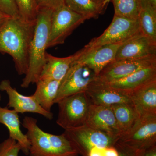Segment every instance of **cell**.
<instances>
[{
  "label": "cell",
  "instance_id": "cell-15",
  "mask_svg": "<svg viewBox=\"0 0 156 156\" xmlns=\"http://www.w3.org/2000/svg\"><path fill=\"white\" fill-rule=\"evenodd\" d=\"M121 44L102 45L88 52H83L76 62L85 65L98 76L106 66L115 59L117 50Z\"/></svg>",
  "mask_w": 156,
  "mask_h": 156
},
{
  "label": "cell",
  "instance_id": "cell-29",
  "mask_svg": "<svg viewBox=\"0 0 156 156\" xmlns=\"http://www.w3.org/2000/svg\"><path fill=\"white\" fill-rule=\"evenodd\" d=\"M119 156H139V151H136L120 143H116L114 146Z\"/></svg>",
  "mask_w": 156,
  "mask_h": 156
},
{
  "label": "cell",
  "instance_id": "cell-17",
  "mask_svg": "<svg viewBox=\"0 0 156 156\" xmlns=\"http://www.w3.org/2000/svg\"><path fill=\"white\" fill-rule=\"evenodd\" d=\"M155 80L156 65H154L139 70L126 77L108 84L112 88L129 95L136 89Z\"/></svg>",
  "mask_w": 156,
  "mask_h": 156
},
{
  "label": "cell",
  "instance_id": "cell-32",
  "mask_svg": "<svg viewBox=\"0 0 156 156\" xmlns=\"http://www.w3.org/2000/svg\"><path fill=\"white\" fill-rule=\"evenodd\" d=\"M104 156H119V153L115 147H110L104 148Z\"/></svg>",
  "mask_w": 156,
  "mask_h": 156
},
{
  "label": "cell",
  "instance_id": "cell-8",
  "mask_svg": "<svg viewBox=\"0 0 156 156\" xmlns=\"http://www.w3.org/2000/svg\"><path fill=\"white\" fill-rule=\"evenodd\" d=\"M117 141L136 151L156 145V115L140 116L133 127Z\"/></svg>",
  "mask_w": 156,
  "mask_h": 156
},
{
  "label": "cell",
  "instance_id": "cell-2",
  "mask_svg": "<svg viewBox=\"0 0 156 156\" xmlns=\"http://www.w3.org/2000/svg\"><path fill=\"white\" fill-rule=\"evenodd\" d=\"M23 126L27 130L26 134L30 142V156H78L77 151L64 134L47 133L37 125L36 119L26 116Z\"/></svg>",
  "mask_w": 156,
  "mask_h": 156
},
{
  "label": "cell",
  "instance_id": "cell-30",
  "mask_svg": "<svg viewBox=\"0 0 156 156\" xmlns=\"http://www.w3.org/2000/svg\"><path fill=\"white\" fill-rule=\"evenodd\" d=\"M139 156H156V145L146 149L144 150L139 151Z\"/></svg>",
  "mask_w": 156,
  "mask_h": 156
},
{
  "label": "cell",
  "instance_id": "cell-26",
  "mask_svg": "<svg viewBox=\"0 0 156 156\" xmlns=\"http://www.w3.org/2000/svg\"><path fill=\"white\" fill-rule=\"evenodd\" d=\"M20 151V145L10 137L0 143V156H18Z\"/></svg>",
  "mask_w": 156,
  "mask_h": 156
},
{
  "label": "cell",
  "instance_id": "cell-12",
  "mask_svg": "<svg viewBox=\"0 0 156 156\" xmlns=\"http://www.w3.org/2000/svg\"><path fill=\"white\" fill-rule=\"evenodd\" d=\"M0 89L1 91H5L8 95V108H12L18 113H33L41 115L48 119H53V113L42 108L33 95L26 96L20 94L12 87L9 80L2 81L0 83Z\"/></svg>",
  "mask_w": 156,
  "mask_h": 156
},
{
  "label": "cell",
  "instance_id": "cell-33",
  "mask_svg": "<svg viewBox=\"0 0 156 156\" xmlns=\"http://www.w3.org/2000/svg\"><path fill=\"white\" fill-rule=\"evenodd\" d=\"M141 9L149 7L156 9V0H140Z\"/></svg>",
  "mask_w": 156,
  "mask_h": 156
},
{
  "label": "cell",
  "instance_id": "cell-18",
  "mask_svg": "<svg viewBox=\"0 0 156 156\" xmlns=\"http://www.w3.org/2000/svg\"><path fill=\"white\" fill-rule=\"evenodd\" d=\"M129 95L139 116L156 115V80L136 89Z\"/></svg>",
  "mask_w": 156,
  "mask_h": 156
},
{
  "label": "cell",
  "instance_id": "cell-16",
  "mask_svg": "<svg viewBox=\"0 0 156 156\" xmlns=\"http://www.w3.org/2000/svg\"><path fill=\"white\" fill-rule=\"evenodd\" d=\"M81 55V50L72 55L65 57H56L47 53L44 66L39 80H62L72 65Z\"/></svg>",
  "mask_w": 156,
  "mask_h": 156
},
{
  "label": "cell",
  "instance_id": "cell-25",
  "mask_svg": "<svg viewBox=\"0 0 156 156\" xmlns=\"http://www.w3.org/2000/svg\"><path fill=\"white\" fill-rule=\"evenodd\" d=\"M20 18L24 21L35 23L38 9L36 0H14Z\"/></svg>",
  "mask_w": 156,
  "mask_h": 156
},
{
  "label": "cell",
  "instance_id": "cell-5",
  "mask_svg": "<svg viewBox=\"0 0 156 156\" xmlns=\"http://www.w3.org/2000/svg\"><path fill=\"white\" fill-rule=\"evenodd\" d=\"M140 32L138 19H129L114 15L111 23L103 33L92 39L81 50L86 52L104 45L121 44Z\"/></svg>",
  "mask_w": 156,
  "mask_h": 156
},
{
  "label": "cell",
  "instance_id": "cell-10",
  "mask_svg": "<svg viewBox=\"0 0 156 156\" xmlns=\"http://www.w3.org/2000/svg\"><path fill=\"white\" fill-rule=\"evenodd\" d=\"M154 65H156V55L138 59H115L100 72L97 79L109 83Z\"/></svg>",
  "mask_w": 156,
  "mask_h": 156
},
{
  "label": "cell",
  "instance_id": "cell-20",
  "mask_svg": "<svg viewBox=\"0 0 156 156\" xmlns=\"http://www.w3.org/2000/svg\"><path fill=\"white\" fill-rule=\"evenodd\" d=\"M61 81L39 80L36 83V89L33 95L39 105L45 110L51 112L54 104Z\"/></svg>",
  "mask_w": 156,
  "mask_h": 156
},
{
  "label": "cell",
  "instance_id": "cell-1",
  "mask_svg": "<svg viewBox=\"0 0 156 156\" xmlns=\"http://www.w3.org/2000/svg\"><path fill=\"white\" fill-rule=\"evenodd\" d=\"M35 23L20 18L9 17L0 27V52L13 58L16 71L25 75L28 70L29 51Z\"/></svg>",
  "mask_w": 156,
  "mask_h": 156
},
{
  "label": "cell",
  "instance_id": "cell-11",
  "mask_svg": "<svg viewBox=\"0 0 156 156\" xmlns=\"http://www.w3.org/2000/svg\"><path fill=\"white\" fill-rule=\"evenodd\" d=\"M90 103L111 107L121 103H132L128 94L114 89L98 79L92 81L85 91Z\"/></svg>",
  "mask_w": 156,
  "mask_h": 156
},
{
  "label": "cell",
  "instance_id": "cell-6",
  "mask_svg": "<svg viewBox=\"0 0 156 156\" xmlns=\"http://www.w3.org/2000/svg\"><path fill=\"white\" fill-rule=\"evenodd\" d=\"M63 134L79 154L87 156L93 148L114 146L119 138L95 130L87 125L65 130Z\"/></svg>",
  "mask_w": 156,
  "mask_h": 156
},
{
  "label": "cell",
  "instance_id": "cell-7",
  "mask_svg": "<svg viewBox=\"0 0 156 156\" xmlns=\"http://www.w3.org/2000/svg\"><path fill=\"white\" fill-rule=\"evenodd\" d=\"M86 18L63 5L52 11L48 48L64 44L74 30Z\"/></svg>",
  "mask_w": 156,
  "mask_h": 156
},
{
  "label": "cell",
  "instance_id": "cell-21",
  "mask_svg": "<svg viewBox=\"0 0 156 156\" xmlns=\"http://www.w3.org/2000/svg\"><path fill=\"white\" fill-rule=\"evenodd\" d=\"M111 108L121 131V135L133 127L140 116L132 103L119 104L112 105Z\"/></svg>",
  "mask_w": 156,
  "mask_h": 156
},
{
  "label": "cell",
  "instance_id": "cell-13",
  "mask_svg": "<svg viewBox=\"0 0 156 156\" xmlns=\"http://www.w3.org/2000/svg\"><path fill=\"white\" fill-rule=\"evenodd\" d=\"M156 55V43L141 33L120 45L115 59H138Z\"/></svg>",
  "mask_w": 156,
  "mask_h": 156
},
{
  "label": "cell",
  "instance_id": "cell-22",
  "mask_svg": "<svg viewBox=\"0 0 156 156\" xmlns=\"http://www.w3.org/2000/svg\"><path fill=\"white\" fill-rule=\"evenodd\" d=\"M64 4L86 19H97L106 9L93 0H64Z\"/></svg>",
  "mask_w": 156,
  "mask_h": 156
},
{
  "label": "cell",
  "instance_id": "cell-36",
  "mask_svg": "<svg viewBox=\"0 0 156 156\" xmlns=\"http://www.w3.org/2000/svg\"><path fill=\"white\" fill-rule=\"evenodd\" d=\"M0 91H1V89H0ZM1 98H2V97H1V94H0V101L1 100Z\"/></svg>",
  "mask_w": 156,
  "mask_h": 156
},
{
  "label": "cell",
  "instance_id": "cell-19",
  "mask_svg": "<svg viewBox=\"0 0 156 156\" xmlns=\"http://www.w3.org/2000/svg\"><path fill=\"white\" fill-rule=\"evenodd\" d=\"M0 123L7 127L9 131V137L19 144L23 153L26 155H29L30 142L26 134H23L20 129L18 113L14 109L0 106Z\"/></svg>",
  "mask_w": 156,
  "mask_h": 156
},
{
  "label": "cell",
  "instance_id": "cell-28",
  "mask_svg": "<svg viewBox=\"0 0 156 156\" xmlns=\"http://www.w3.org/2000/svg\"><path fill=\"white\" fill-rule=\"evenodd\" d=\"M38 9H47L52 11L64 5V0H36Z\"/></svg>",
  "mask_w": 156,
  "mask_h": 156
},
{
  "label": "cell",
  "instance_id": "cell-4",
  "mask_svg": "<svg viewBox=\"0 0 156 156\" xmlns=\"http://www.w3.org/2000/svg\"><path fill=\"white\" fill-rule=\"evenodd\" d=\"M57 104L58 113L56 122L65 130L86 124L91 103L85 92L65 98Z\"/></svg>",
  "mask_w": 156,
  "mask_h": 156
},
{
  "label": "cell",
  "instance_id": "cell-27",
  "mask_svg": "<svg viewBox=\"0 0 156 156\" xmlns=\"http://www.w3.org/2000/svg\"><path fill=\"white\" fill-rule=\"evenodd\" d=\"M0 12L11 18H20L14 0H0Z\"/></svg>",
  "mask_w": 156,
  "mask_h": 156
},
{
  "label": "cell",
  "instance_id": "cell-23",
  "mask_svg": "<svg viewBox=\"0 0 156 156\" xmlns=\"http://www.w3.org/2000/svg\"><path fill=\"white\" fill-rule=\"evenodd\" d=\"M138 19L140 32L156 43V9L142 8Z\"/></svg>",
  "mask_w": 156,
  "mask_h": 156
},
{
  "label": "cell",
  "instance_id": "cell-31",
  "mask_svg": "<svg viewBox=\"0 0 156 156\" xmlns=\"http://www.w3.org/2000/svg\"><path fill=\"white\" fill-rule=\"evenodd\" d=\"M105 147L93 148L89 151L87 156H104V148Z\"/></svg>",
  "mask_w": 156,
  "mask_h": 156
},
{
  "label": "cell",
  "instance_id": "cell-34",
  "mask_svg": "<svg viewBox=\"0 0 156 156\" xmlns=\"http://www.w3.org/2000/svg\"><path fill=\"white\" fill-rule=\"evenodd\" d=\"M93 1L98 5L106 9L108 3L111 0H93Z\"/></svg>",
  "mask_w": 156,
  "mask_h": 156
},
{
  "label": "cell",
  "instance_id": "cell-14",
  "mask_svg": "<svg viewBox=\"0 0 156 156\" xmlns=\"http://www.w3.org/2000/svg\"><path fill=\"white\" fill-rule=\"evenodd\" d=\"M86 125L115 137L121 135L116 120L111 107L91 104Z\"/></svg>",
  "mask_w": 156,
  "mask_h": 156
},
{
  "label": "cell",
  "instance_id": "cell-9",
  "mask_svg": "<svg viewBox=\"0 0 156 156\" xmlns=\"http://www.w3.org/2000/svg\"><path fill=\"white\" fill-rule=\"evenodd\" d=\"M97 78L95 73L87 66L75 61L61 81L54 104L70 95L85 92L89 84Z\"/></svg>",
  "mask_w": 156,
  "mask_h": 156
},
{
  "label": "cell",
  "instance_id": "cell-24",
  "mask_svg": "<svg viewBox=\"0 0 156 156\" xmlns=\"http://www.w3.org/2000/svg\"><path fill=\"white\" fill-rule=\"evenodd\" d=\"M115 15L132 19H137L141 7L140 0H111Z\"/></svg>",
  "mask_w": 156,
  "mask_h": 156
},
{
  "label": "cell",
  "instance_id": "cell-35",
  "mask_svg": "<svg viewBox=\"0 0 156 156\" xmlns=\"http://www.w3.org/2000/svg\"><path fill=\"white\" fill-rule=\"evenodd\" d=\"M9 17L0 12V27H1V26L2 25L3 23L5 22L6 20Z\"/></svg>",
  "mask_w": 156,
  "mask_h": 156
},
{
  "label": "cell",
  "instance_id": "cell-3",
  "mask_svg": "<svg viewBox=\"0 0 156 156\" xmlns=\"http://www.w3.org/2000/svg\"><path fill=\"white\" fill-rule=\"evenodd\" d=\"M52 11L49 9H38L30 48L28 70L23 79L20 85L22 88H27L31 84L36 83L44 66Z\"/></svg>",
  "mask_w": 156,
  "mask_h": 156
}]
</instances>
